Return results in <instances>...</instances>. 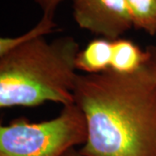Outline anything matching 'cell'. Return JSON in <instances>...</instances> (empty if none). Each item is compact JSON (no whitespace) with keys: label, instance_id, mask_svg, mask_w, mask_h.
Masks as SVG:
<instances>
[{"label":"cell","instance_id":"obj_4","mask_svg":"<svg viewBox=\"0 0 156 156\" xmlns=\"http://www.w3.org/2000/svg\"><path fill=\"white\" fill-rule=\"evenodd\" d=\"M72 10L80 28L111 41L134 27L125 0H72Z\"/></svg>","mask_w":156,"mask_h":156},{"label":"cell","instance_id":"obj_9","mask_svg":"<svg viewBox=\"0 0 156 156\" xmlns=\"http://www.w3.org/2000/svg\"><path fill=\"white\" fill-rule=\"evenodd\" d=\"M42 9L44 12L43 15L54 17L57 6L61 4L63 0H34Z\"/></svg>","mask_w":156,"mask_h":156},{"label":"cell","instance_id":"obj_10","mask_svg":"<svg viewBox=\"0 0 156 156\" xmlns=\"http://www.w3.org/2000/svg\"><path fill=\"white\" fill-rule=\"evenodd\" d=\"M146 49H147V52H148V55H149L148 62L152 65V67H153L156 74V46H148Z\"/></svg>","mask_w":156,"mask_h":156},{"label":"cell","instance_id":"obj_3","mask_svg":"<svg viewBox=\"0 0 156 156\" xmlns=\"http://www.w3.org/2000/svg\"><path fill=\"white\" fill-rule=\"evenodd\" d=\"M87 122L82 109L71 103L55 118L30 122L24 118L0 127V156H63L85 144Z\"/></svg>","mask_w":156,"mask_h":156},{"label":"cell","instance_id":"obj_1","mask_svg":"<svg viewBox=\"0 0 156 156\" xmlns=\"http://www.w3.org/2000/svg\"><path fill=\"white\" fill-rule=\"evenodd\" d=\"M74 99L87 122L83 155L156 156V74L149 62L130 74H78Z\"/></svg>","mask_w":156,"mask_h":156},{"label":"cell","instance_id":"obj_6","mask_svg":"<svg viewBox=\"0 0 156 156\" xmlns=\"http://www.w3.org/2000/svg\"><path fill=\"white\" fill-rule=\"evenodd\" d=\"M112 41L100 37L90 41L79 50L76 56V69L85 74H99L110 69Z\"/></svg>","mask_w":156,"mask_h":156},{"label":"cell","instance_id":"obj_2","mask_svg":"<svg viewBox=\"0 0 156 156\" xmlns=\"http://www.w3.org/2000/svg\"><path fill=\"white\" fill-rule=\"evenodd\" d=\"M76 40L69 36L23 42L0 56V107H36L46 101L75 103Z\"/></svg>","mask_w":156,"mask_h":156},{"label":"cell","instance_id":"obj_11","mask_svg":"<svg viewBox=\"0 0 156 156\" xmlns=\"http://www.w3.org/2000/svg\"><path fill=\"white\" fill-rule=\"evenodd\" d=\"M63 156H85L83 155L80 150H77V149H76V148H72V149H70V150H69L64 154Z\"/></svg>","mask_w":156,"mask_h":156},{"label":"cell","instance_id":"obj_5","mask_svg":"<svg viewBox=\"0 0 156 156\" xmlns=\"http://www.w3.org/2000/svg\"><path fill=\"white\" fill-rule=\"evenodd\" d=\"M148 52L142 50L133 41L121 38L112 41V58L110 69L122 74L137 71L148 61Z\"/></svg>","mask_w":156,"mask_h":156},{"label":"cell","instance_id":"obj_7","mask_svg":"<svg viewBox=\"0 0 156 156\" xmlns=\"http://www.w3.org/2000/svg\"><path fill=\"white\" fill-rule=\"evenodd\" d=\"M133 25L150 36L156 35V0H125Z\"/></svg>","mask_w":156,"mask_h":156},{"label":"cell","instance_id":"obj_8","mask_svg":"<svg viewBox=\"0 0 156 156\" xmlns=\"http://www.w3.org/2000/svg\"><path fill=\"white\" fill-rule=\"evenodd\" d=\"M56 27L54 17L43 15L41 20L27 32L17 37H2L0 39V56L4 55L8 50L21 43L27 42L38 37H44L45 35L52 32Z\"/></svg>","mask_w":156,"mask_h":156}]
</instances>
